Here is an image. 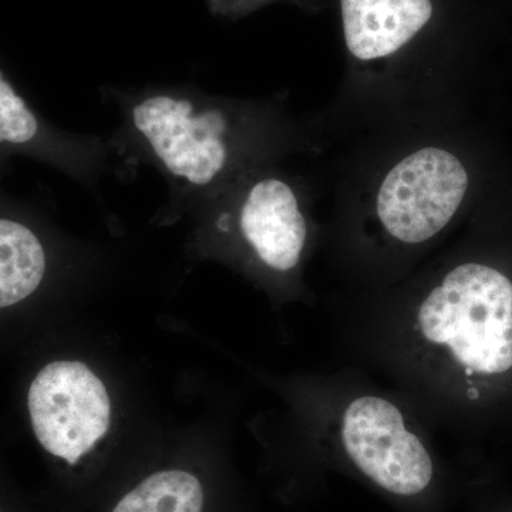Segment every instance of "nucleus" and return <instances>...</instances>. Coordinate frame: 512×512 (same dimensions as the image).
<instances>
[{"mask_svg":"<svg viewBox=\"0 0 512 512\" xmlns=\"http://www.w3.org/2000/svg\"><path fill=\"white\" fill-rule=\"evenodd\" d=\"M424 339L446 346L468 373L512 369V282L480 264L457 266L421 303Z\"/></svg>","mask_w":512,"mask_h":512,"instance_id":"f257e3e1","label":"nucleus"},{"mask_svg":"<svg viewBox=\"0 0 512 512\" xmlns=\"http://www.w3.org/2000/svg\"><path fill=\"white\" fill-rule=\"evenodd\" d=\"M29 412L39 443L69 467L94 450L110 426L106 387L80 362H55L40 370L29 390Z\"/></svg>","mask_w":512,"mask_h":512,"instance_id":"f03ea898","label":"nucleus"},{"mask_svg":"<svg viewBox=\"0 0 512 512\" xmlns=\"http://www.w3.org/2000/svg\"><path fill=\"white\" fill-rule=\"evenodd\" d=\"M467 187L466 168L456 156L441 148H423L384 178L377 214L392 237L420 244L451 221Z\"/></svg>","mask_w":512,"mask_h":512,"instance_id":"7ed1b4c3","label":"nucleus"},{"mask_svg":"<svg viewBox=\"0 0 512 512\" xmlns=\"http://www.w3.org/2000/svg\"><path fill=\"white\" fill-rule=\"evenodd\" d=\"M342 437L356 467L383 490L410 497L429 487L430 454L394 404L380 397L356 399L343 417Z\"/></svg>","mask_w":512,"mask_h":512,"instance_id":"20e7f679","label":"nucleus"},{"mask_svg":"<svg viewBox=\"0 0 512 512\" xmlns=\"http://www.w3.org/2000/svg\"><path fill=\"white\" fill-rule=\"evenodd\" d=\"M134 126L175 177L194 185L211 183L227 161L220 111L195 114L190 101L154 96L134 107Z\"/></svg>","mask_w":512,"mask_h":512,"instance_id":"39448f33","label":"nucleus"},{"mask_svg":"<svg viewBox=\"0 0 512 512\" xmlns=\"http://www.w3.org/2000/svg\"><path fill=\"white\" fill-rule=\"evenodd\" d=\"M241 228L266 265L276 271L295 268L306 241V222L289 185L261 181L249 192Z\"/></svg>","mask_w":512,"mask_h":512,"instance_id":"423d86ee","label":"nucleus"},{"mask_svg":"<svg viewBox=\"0 0 512 512\" xmlns=\"http://www.w3.org/2000/svg\"><path fill=\"white\" fill-rule=\"evenodd\" d=\"M349 52L360 60L396 53L433 15L430 0H340Z\"/></svg>","mask_w":512,"mask_h":512,"instance_id":"0eeeda50","label":"nucleus"},{"mask_svg":"<svg viewBox=\"0 0 512 512\" xmlns=\"http://www.w3.org/2000/svg\"><path fill=\"white\" fill-rule=\"evenodd\" d=\"M46 252L35 232L0 217V309L25 301L42 284Z\"/></svg>","mask_w":512,"mask_h":512,"instance_id":"6e6552de","label":"nucleus"},{"mask_svg":"<svg viewBox=\"0 0 512 512\" xmlns=\"http://www.w3.org/2000/svg\"><path fill=\"white\" fill-rule=\"evenodd\" d=\"M43 134L35 111L0 72V153L36 150L46 138Z\"/></svg>","mask_w":512,"mask_h":512,"instance_id":"1a4fd4ad","label":"nucleus"}]
</instances>
